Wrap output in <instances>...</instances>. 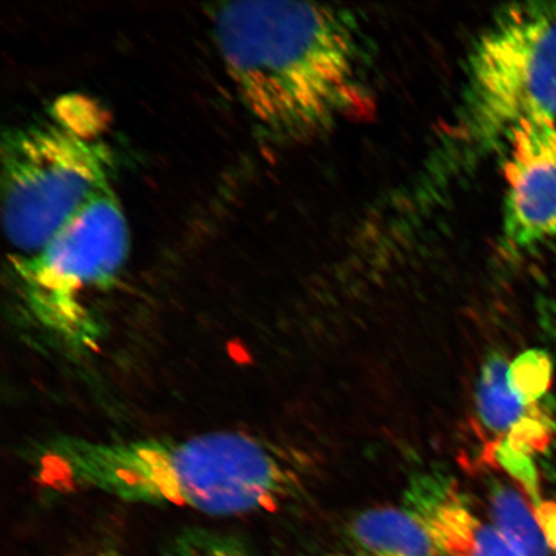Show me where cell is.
<instances>
[{
    "mask_svg": "<svg viewBox=\"0 0 556 556\" xmlns=\"http://www.w3.org/2000/svg\"><path fill=\"white\" fill-rule=\"evenodd\" d=\"M208 13L227 75L264 136L299 142L371 114L370 50L350 10L253 0Z\"/></svg>",
    "mask_w": 556,
    "mask_h": 556,
    "instance_id": "cell-1",
    "label": "cell"
},
{
    "mask_svg": "<svg viewBox=\"0 0 556 556\" xmlns=\"http://www.w3.org/2000/svg\"><path fill=\"white\" fill-rule=\"evenodd\" d=\"M27 455L35 481L61 495L93 491L214 517L275 511L299 484L280 451L240 432L125 441L58 434Z\"/></svg>",
    "mask_w": 556,
    "mask_h": 556,
    "instance_id": "cell-2",
    "label": "cell"
},
{
    "mask_svg": "<svg viewBox=\"0 0 556 556\" xmlns=\"http://www.w3.org/2000/svg\"><path fill=\"white\" fill-rule=\"evenodd\" d=\"M116 154L109 117L79 93L55 100L2 141V227L16 256L43 248L111 189Z\"/></svg>",
    "mask_w": 556,
    "mask_h": 556,
    "instance_id": "cell-3",
    "label": "cell"
},
{
    "mask_svg": "<svg viewBox=\"0 0 556 556\" xmlns=\"http://www.w3.org/2000/svg\"><path fill=\"white\" fill-rule=\"evenodd\" d=\"M128 254L127 219L109 189L37 253L13 255L11 270L21 304L41 330L70 350H92L102 328L89 298L114 287Z\"/></svg>",
    "mask_w": 556,
    "mask_h": 556,
    "instance_id": "cell-4",
    "label": "cell"
},
{
    "mask_svg": "<svg viewBox=\"0 0 556 556\" xmlns=\"http://www.w3.org/2000/svg\"><path fill=\"white\" fill-rule=\"evenodd\" d=\"M538 115L556 121V0L506 5L479 35L468 61L463 135L490 148Z\"/></svg>",
    "mask_w": 556,
    "mask_h": 556,
    "instance_id": "cell-5",
    "label": "cell"
},
{
    "mask_svg": "<svg viewBox=\"0 0 556 556\" xmlns=\"http://www.w3.org/2000/svg\"><path fill=\"white\" fill-rule=\"evenodd\" d=\"M504 144L503 239L526 253L556 238V121L526 117Z\"/></svg>",
    "mask_w": 556,
    "mask_h": 556,
    "instance_id": "cell-6",
    "label": "cell"
},
{
    "mask_svg": "<svg viewBox=\"0 0 556 556\" xmlns=\"http://www.w3.org/2000/svg\"><path fill=\"white\" fill-rule=\"evenodd\" d=\"M408 500L407 510L427 528L443 556H520L493 525L470 511L454 485L422 479Z\"/></svg>",
    "mask_w": 556,
    "mask_h": 556,
    "instance_id": "cell-7",
    "label": "cell"
},
{
    "mask_svg": "<svg viewBox=\"0 0 556 556\" xmlns=\"http://www.w3.org/2000/svg\"><path fill=\"white\" fill-rule=\"evenodd\" d=\"M351 538L361 556H443L421 521L395 507L359 514Z\"/></svg>",
    "mask_w": 556,
    "mask_h": 556,
    "instance_id": "cell-8",
    "label": "cell"
},
{
    "mask_svg": "<svg viewBox=\"0 0 556 556\" xmlns=\"http://www.w3.org/2000/svg\"><path fill=\"white\" fill-rule=\"evenodd\" d=\"M510 364L500 354L486 359L477 386L476 405L479 422L493 438L484 448V460L496 444L506 440L521 422L540 412L539 403L528 405L509 386Z\"/></svg>",
    "mask_w": 556,
    "mask_h": 556,
    "instance_id": "cell-9",
    "label": "cell"
},
{
    "mask_svg": "<svg viewBox=\"0 0 556 556\" xmlns=\"http://www.w3.org/2000/svg\"><path fill=\"white\" fill-rule=\"evenodd\" d=\"M490 506L493 527L520 556H551L533 506L517 490L496 485Z\"/></svg>",
    "mask_w": 556,
    "mask_h": 556,
    "instance_id": "cell-10",
    "label": "cell"
},
{
    "mask_svg": "<svg viewBox=\"0 0 556 556\" xmlns=\"http://www.w3.org/2000/svg\"><path fill=\"white\" fill-rule=\"evenodd\" d=\"M162 556H253L238 534L187 527L166 542Z\"/></svg>",
    "mask_w": 556,
    "mask_h": 556,
    "instance_id": "cell-11",
    "label": "cell"
},
{
    "mask_svg": "<svg viewBox=\"0 0 556 556\" xmlns=\"http://www.w3.org/2000/svg\"><path fill=\"white\" fill-rule=\"evenodd\" d=\"M552 358L544 351L521 353L509 367V386L528 405L539 403L553 382Z\"/></svg>",
    "mask_w": 556,
    "mask_h": 556,
    "instance_id": "cell-12",
    "label": "cell"
},
{
    "mask_svg": "<svg viewBox=\"0 0 556 556\" xmlns=\"http://www.w3.org/2000/svg\"><path fill=\"white\" fill-rule=\"evenodd\" d=\"M534 516L548 547L556 552V502H542L534 507Z\"/></svg>",
    "mask_w": 556,
    "mask_h": 556,
    "instance_id": "cell-13",
    "label": "cell"
},
{
    "mask_svg": "<svg viewBox=\"0 0 556 556\" xmlns=\"http://www.w3.org/2000/svg\"><path fill=\"white\" fill-rule=\"evenodd\" d=\"M78 556H123V554L113 546H101Z\"/></svg>",
    "mask_w": 556,
    "mask_h": 556,
    "instance_id": "cell-14",
    "label": "cell"
},
{
    "mask_svg": "<svg viewBox=\"0 0 556 556\" xmlns=\"http://www.w3.org/2000/svg\"><path fill=\"white\" fill-rule=\"evenodd\" d=\"M328 556H361V555H350V554H331V555H328Z\"/></svg>",
    "mask_w": 556,
    "mask_h": 556,
    "instance_id": "cell-15",
    "label": "cell"
},
{
    "mask_svg": "<svg viewBox=\"0 0 556 556\" xmlns=\"http://www.w3.org/2000/svg\"><path fill=\"white\" fill-rule=\"evenodd\" d=\"M556 553V552H555Z\"/></svg>",
    "mask_w": 556,
    "mask_h": 556,
    "instance_id": "cell-16",
    "label": "cell"
}]
</instances>
